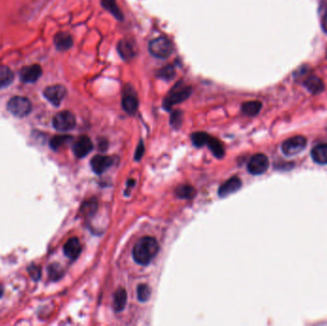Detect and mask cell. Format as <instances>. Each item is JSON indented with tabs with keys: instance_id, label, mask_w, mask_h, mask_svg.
Here are the masks:
<instances>
[{
	"instance_id": "cell-1",
	"label": "cell",
	"mask_w": 327,
	"mask_h": 326,
	"mask_svg": "<svg viewBox=\"0 0 327 326\" xmlns=\"http://www.w3.org/2000/svg\"><path fill=\"white\" fill-rule=\"evenodd\" d=\"M159 252V244L155 238L145 236L135 244L132 255L134 260L140 265L149 264Z\"/></svg>"
},
{
	"instance_id": "cell-2",
	"label": "cell",
	"mask_w": 327,
	"mask_h": 326,
	"mask_svg": "<svg viewBox=\"0 0 327 326\" xmlns=\"http://www.w3.org/2000/svg\"><path fill=\"white\" fill-rule=\"evenodd\" d=\"M192 92V88L187 84L183 83L182 81L176 83L170 93L167 95V97L164 100V108L167 110H170L173 106L180 104L184 101H186L187 98L190 96Z\"/></svg>"
},
{
	"instance_id": "cell-3",
	"label": "cell",
	"mask_w": 327,
	"mask_h": 326,
	"mask_svg": "<svg viewBox=\"0 0 327 326\" xmlns=\"http://www.w3.org/2000/svg\"><path fill=\"white\" fill-rule=\"evenodd\" d=\"M150 54L158 59H167L172 55L173 51L172 42L165 36H159L149 42Z\"/></svg>"
},
{
	"instance_id": "cell-4",
	"label": "cell",
	"mask_w": 327,
	"mask_h": 326,
	"mask_svg": "<svg viewBox=\"0 0 327 326\" xmlns=\"http://www.w3.org/2000/svg\"><path fill=\"white\" fill-rule=\"evenodd\" d=\"M8 110L16 117L22 118L30 114L32 110V104L29 99L25 97L16 96L12 98L8 103Z\"/></svg>"
},
{
	"instance_id": "cell-5",
	"label": "cell",
	"mask_w": 327,
	"mask_h": 326,
	"mask_svg": "<svg viewBox=\"0 0 327 326\" xmlns=\"http://www.w3.org/2000/svg\"><path fill=\"white\" fill-rule=\"evenodd\" d=\"M307 141L303 136H294L282 143L281 150L286 156H295L299 154L305 147Z\"/></svg>"
},
{
	"instance_id": "cell-6",
	"label": "cell",
	"mask_w": 327,
	"mask_h": 326,
	"mask_svg": "<svg viewBox=\"0 0 327 326\" xmlns=\"http://www.w3.org/2000/svg\"><path fill=\"white\" fill-rule=\"evenodd\" d=\"M53 125L59 131H69L76 125V118L70 111H62L53 119Z\"/></svg>"
},
{
	"instance_id": "cell-7",
	"label": "cell",
	"mask_w": 327,
	"mask_h": 326,
	"mask_svg": "<svg viewBox=\"0 0 327 326\" xmlns=\"http://www.w3.org/2000/svg\"><path fill=\"white\" fill-rule=\"evenodd\" d=\"M268 168H269L268 157L262 153L253 156L248 163V171L253 175L263 174L265 171L268 170Z\"/></svg>"
},
{
	"instance_id": "cell-8",
	"label": "cell",
	"mask_w": 327,
	"mask_h": 326,
	"mask_svg": "<svg viewBox=\"0 0 327 326\" xmlns=\"http://www.w3.org/2000/svg\"><path fill=\"white\" fill-rule=\"evenodd\" d=\"M66 92H67L66 88L63 85L57 84V85L48 86L43 94L44 97L52 105L59 107L62 104L63 99L65 98Z\"/></svg>"
},
{
	"instance_id": "cell-9",
	"label": "cell",
	"mask_w": 327,
	"mask_h": 326,
	"mask_svg": "<svg viewBox=\"0 0 327 326\" xmlns=\"http://www.w3.org/2000/svg\"><path fill=\"white\" fill-rule=\"evenodd\" d=\"M42 74L41 67L38 64H32L23 67L20 70V78L23 82H35L40 78Z\"/></svg>"
},
{
	"instance_id": "cell-10",
	"label": "cell",
	"mask_w": 327,
	"mask_h": 326,
	"mask_svg": "<svg viewBox=\"0 0 327 326\" xmlns=\"http://www.w3.org/2000/svg\"><path fill=\"white\" fill-rule=\"evenodd\" d=\"M122 107L126 113L134 114L139 107V102L136 94L131 88H126L122 100Z\"/></svg>"
},
{
	"instance_id": "cell-11",
	"label": "cell",
	"mask_w": 327,
	"mask_h": 326,
	"mask_svg": "<svg viewBox=\"0 0 327 326\" xmlns=\"http://www.w3.org/2000/svg\"><path fill=\"white\" fill-rule=\"evenodd\" d=\"M93 149V144L86 136H81L73 145V152L78 158H83L88 155Z\"/></svg>"
},
{
	"instance_id": "cell-12",
	"label": "cell",
	"mask_w": 327,
	"mask_h": 326,
	"mask_svg": "<svg viewBox=\"0 0 327 326\" xmlns=\"http://www.w3.org/2000/svg\"><path fill=\"white\" fill-rule=\"evenodd\" d=\"M113 165V158L109 156L96 155L91 160V168L95 173L102 174Z\"/></svg>"
},
{
	"instance_id": "cell-13",
	"label": "cell",
	"mask_w": 327,
	"mask_h": 326,
	"mask_svg": "<svg viewBox=\"0 0 327 326\" xmlns=\"http://www.w3.org/2000/svg\"><path fill=\"white\" fill-rule=\"evenodd\" d=\"M242 185L241 180L238 177H232L231 179H229L226 183H224L222 186L219 187L218 190V195L220 197H226L232 193H234L235 191H237Z\"/></svg>"
},
{
	"instance_id": "cell-14",
	"label": "cell",
	"mask_w": 327,
	"mask_h": 326,
	"mask_svg": "<svg viewBox=\"0 0 327 326\" xmlns=\"http://www.w3.org/2000/svg\"><path fill=\"white\" fill-rule=\"evenodd\" d=\"M63 252H64V254L68 258L75 260L81 252V245H80V242L78 238L72 237V238L68 239V241L65 243V245L63 247Z\"/></svg>"
},
{
	"instance_id": "cell-15",
	"label": "cell",
	"mask_w": 327,
	"mask_h": 326,
	"mask_svg": "<svg viewBox=\"0 0 327 326\" xmlns=\"http://www.w3.org/2000/svg\"><path fill=\"white\" fill-rule=\"evenodd\" d=\"M304 86L310 93L314 95L322 93L326 88L323 79L317 76H308L305 78Z\"/></svg>"
},
{
	"instance_id": "cell-16",
	"label": "cell",
	"mask_w": 327,
	"mask_h": 326,
	"mask_svg": "<svg viewBox=\"0 0 327 326\" xmlns=\"http://www.w3.org/2000/svg\"><path fill=\"white\" fill-rule=\"evenodd\" d=\"M118 52L125 61H130L135 56V46L131 40L122 39L118 44Z\"/></svg>"
},
{
	"instance_id": "cell-17",
	"label": "cell",
	"mask_w": 327,
	"mask_h": 326,
	"mask_svg": "<svg viewBox=\"0 0 327 326\" xmlns=\"http://www.w3.org/2000/svg\"><path fill=\"white\" fill-rule=\"evenodd\" d=\"M312 159L319 165H327V144L316 145L311 151Z\"/></svg>"
},
{
	"instance_id": "cell-18",
	"label": "cell",
	"mask_w": 327,
	"mask_h": 326,
	"mask_svg": "<svg viewBox=\"0 0 327 326\" xmlns=\"http://www.w3.org/2000/svg\"><path fill=\"white\" fill-rule=\"evenodd\" d=\"M55 45L56 47L61 50V51H65L68 50L69 48L73 45V39L72 36L64 32H61L56 35L55 36Z\"/></svg>"
},
{
	"instance_id": "cell-19",
	"label": "cell",
	"mask_w": 327,
	"mask_h": 326,
	"mask_svg": "<svg viewBox=\"0 0 327 326\" xmlns=\"http://www.w3.org/2000/svg\"><path fill=\"white\" fill-rule=\"evenodd\" d=\"M127 301V294L125 289H119L116 291L113 299V308L116 312H121L125 309Z\"/></svg>"
},
{
	"instance_id": "cell-20",
	"label": "cell",
	"mask_w": 327,
	"mask_h": 326,
	"mask_svg": "<svg viewBox=\"0 0 327 326\" xmlns=\"http://www.w3.org/2000/svg\"><path fill=\"white\" fill-rule=\"evenodd\" d=\"M14 80L12 70L5 65H0V89L9 86Z\"/></svg>"
},
{
	"instance_id": "cell-21",
	"label": "cell",
	"mask_w": 327,
	"mask_h": 326,
	"mask_svg": "<svg viewBox=\"0 0 327 326\" xmlns=\"http://www.w3.org/2000/svg\"><path fill=\"white\" fill-rule=\"evenodd\" d=\"M262 105L260 102L257 101H252V102H247L242 105L241 110L245 115L248 116H255L259 113L261 110Z\"/></svg>"
},
{
	"instance_id": "cell-22",
	"label": "cell",
	"mask_w": 327,
	"mask_h": 326,
	"mask_svg": "<svg viewBox=\"0 0 327 326\" xmlns=\"http://www.w3.org/2000/svg\"><path fill=\"white\" fill-rule=\"evenodd\" d=\"M102 5L105 7L106 10H108L109 13H111L117 19H119V20L124 19L123 13L119 9V7L116 3V0H102Z\"/></svg>"
},
{
	"instance_id": "cell-23",
	"label": "cell",
	"mask_w": 327,
	"mask_h": 326,
	"mask_svg": "<svg viewBox=\"0 0 327 326\" xmlns=\"http://www.w3.org/2000/svg\"><path fill=\"white\" fill-rule=\"evenodd\" d=\"M207 145H208L209 148L211 149V151L213 152V154L216 156L217 158H222L224 156V154H225V150H224L223 145L218 139L210 136Z\"/></svg>"
},
{
	"instance_id": "cell-24",
	"label": "cell",
	"mask_w": 327,
	"mask_h": 326,
	"mask_svg": "<svg viewBox=\"0 0 327 326\" xmlns=\"http://www.w3.org/2000/svg\"><path fill=\"white\" fill-rule=\"evenodd\" d=\"M175 193H176V196L179 197V198H182V199H191V198H193L195 196L196 191H195V189L191 186L182 185V186H179L176 188Z\"/></svg>"
},
{
	"instance_id": "cell-25",
	"label": "cell",
	"mask_w": 327,
	"mask_h": 326,
	"mask_svg": "<svg viewBox=\"0 0 327 326\" xmlns=\"http://www.w3.org/2000/svg\"><path fill=\"white\" fill-rule=\"evenodd\" d=\"M72 141V137L71 136H68V135H62V136H56L54 137L52 140H51V143H50V145L53 149L57 150L59 148H61L63 145H67L68 143H70Z\"/></svg>"
},
{
	"instance_id": "cell-26",
	"label": "cell",
	"mask_w": 327,
	"mask_h": 326,
	"mask_svg": "<svg viewBox=\"0 0 327 326\" xmlns=\"http://www.w3.org/2000/svg\"><path fill=\"white\" fill-rule=\"evenodd\" d=\"M209 138L210 136L205 132H195L191 135L192 144L197 147H201L203 145H207Z\"/></svg>"
},
{
	"instance_id": "cell-27",
	"label": "cell",
	"mask_w": 327,
	"mask_h": 326,
	"mask_svg": "<svg viewBox=\"0 0 327 326\" xmlns=\"http://www.w3.org/2000/svg\"><path fill=\"white\" fill-rule=\"evenodd\" d=\"M150 294H151V290L146 284H141L138 286L137 295H138V298L140 301L145 302V301L148 300Z\"/></svg>"
},
{
	"instance_id": "cell-28",
	"label": "cell",
	"mask_w": 327,
	"mask_h": 326,
	"mask_svg": "<svg viewBox=\"0 0 327 326\" xmlns=\"http://www.w3.org/2000/svg\"><path fill=\"white\" fill-rule=\"evenodd\" d=\"M158 76L161 78H164L166 80H170L173 78V77L175 76V70H174V67L172 66V65H168L164 68H162L159 73H158Z\"/></svg>"
},
{
	"instance_id": "cell-29",
	"label": "cell",
	"mask_w": 327,
	"mask_h": 326,
	"mask_svg": "<svg viewBox=\"0 0 327 326\" xmlns=\"http://www.w3.org/2000/svg\"><path fill=\"white\" fill-rule=\"evenodd\" d=\"M183 114L181 111H174L171 117V124L174 128H179L182 124Z\"/></svg>"
},
{
	"instance_id": "cell-30",
	"label": "cell",
	"mask_w": 327,
	"mask_h": 326,
	"mask_svg": "<svg viewBox=\"0 0 327 326\" xmlns=\"http://www.w3.org/2000/svg\"><path fill=\"white\" fill-rule=\"evenodd\" d=\"M49 275L53 280H58L63 276V270L58 264H52L49 268Z\"/></svg>"
},
{
	"instance_id": "cell-31",
	"label": "cell",
	"mask_w": 327,
	"mask_h": 326,
	"mask_svg": "<svg viewBox=\"0 0 327 326\" xmlns=\"http://www.w3.org/2000/svg\"><path fill=\"white\" fill-rule=\"evenodd\" d=\"M96 209H97V203L94 199H92V200H90L87 203H84V205L82 206L81 212L83 214L89 216V215L94 214V212H96Z\"/></svg>"
},
{
	"instance_id": "cell-32",
	"label": "cell",
	"mask_w": 327,
	"mask_h": 326,
	"mask_svg": "<svg viewBox=\"0 0 327 326\" xmlns=\"http://www.w3.org/2000/svg\"><path fill=\"white\" fill-rule=\"evenodd\" d=\"M29 274L32 278L35 280H39L41 272H40V268L37 266H31L29 268Z\"/></svg>"
},
{
	"instance_id": "cell-33",
	"label": "cell",
	"mask_w": 327,
	"mask_h": 326,
	"mask_svg": "<svg viewBox=\"0 0 327 326\" xmlns=\"http://www.w3.org/2000/svg\"><path fill=\"white\" fill-rule=\"evenodd\" d=\"M144 151H145L144 144H143V142H140V145H139V146H138V148H137V151H136V153H135V160H136V161H139L140 159H142L143 154H144Z\"/></svg>"
},
{
	"instance_id": "cell-34",
	"label": "cell",
	"mask_w": 327,
	"mask_h": 326,
	"mask_svg": "<svg viewBox=\"0 0 327 326\" xmlns=\"http://www.w3.org/2000/svg\"><path fill=\"white\" fill-rule=\"evenodd\" d=\"M322 28H323L324 32L327 34V12L322 18Z\"/></svg>"
},
{
	"instance_id": "cell-35",
	"label": "cell",
	"mask_w": 327,
	"mask_h": 326,
	"mask_svg": "<svg viewBox=\"0 0 327 326\" xmlns=\"http://www.w3.org/2000/svg\"><path fill=\"white\" fill-rule=\"evenodd\" d=\"M2 294H3V287L0 285V297H1Z\"/></svg>"
}]
</instances>
